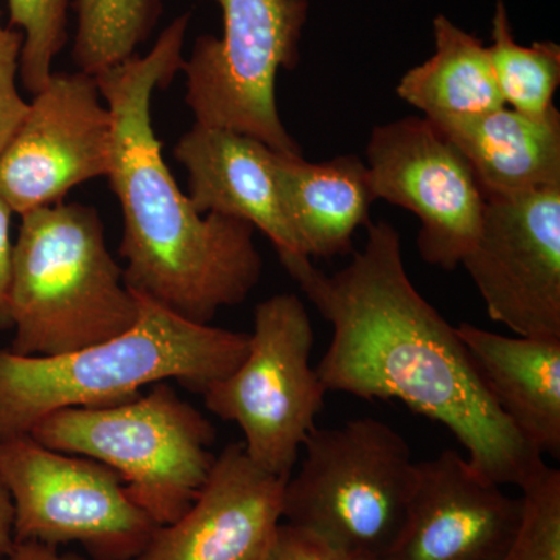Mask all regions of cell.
I'll list each match as a JSON object with an SVG mask.
<instances>
[{"mask_svg":"<svg viewBox=\"0 0 560 560\" xmlns=\"http://www.w3.org/2000/svg\"><path fill=\"white\" fill-rule=\"evenodd\" d=\"M287 271L334 327L316 368L327 390L400 400L436 420L497 485L522 488L545 464L497 407L456 327L412 285L388 221L368 224L366 245L335 275L311 259Z\"/></svg>","mask_w":560,"mask_h":560,"instance_id":"1","label":"cell"},{"mask_svg":"<svg viewBox=\"0 0 560 560\" xmlns=\"http://www.w3.org/2000/svg\"><path fill=\"white\" fill-rule=\"evenodd\" d=\"M189 18H176L149 54L135 55L95 79L113 116L108 179L124 215L125 282L180 318L210 324L221 308L249 296L264 264L253 224L195 210L165 164L154 132L153 94L184 68Z\"/></svg>","mask_w":560,"mask_h":560,"instance_id":"2","label":"cell"},{"mask_svg":"<svg viewBox=\"0 0 560 560\" xmlns=\"http://www.w3.org/2000/svg\"><path fill=\"white\" fill-rule=\"evenodd\" d=\"M139 304L130 330L90 348L33 357L0 349V441L28 436L57 411L136 399L154 383L202 394L248 353L249 334L191 323L143 296Z\"/></svg>","mask_w":560,"mask_h":560,"instance_id":"3","label":"cell"},{"mask_svg":"<svg viewBox=\"0 0 560 560\" xmlns=\"http://www.w3.org/2000/svg\"><path fill=\"white\" fill-rule=\"evenodd\" d=\"M9 311L10 350L28 357L90 348L138 323L139 296L110 254L97 210L58 202L21 215Z\"/></svg>","mask_w":560,"mask_h":560,"instance_id":"4","label":"cell"},{"mask_svg":"<svg viewBox=\"0 0 560 560\" xmlns=\"http://www.w3.org/2000/svg\"><path fill=\"white\" fill-rule=\"evenodd\" d=\"M31 436L51 451L108 466L158 526L189 510L217 458L212 423L168 382L121 404L54 412Z\"/></svg>","mask_w":560,"mask_h":560,"instance_id":"5","label":"cell"},{"mask_svg":"<svg viewBox=\"0 0 560 560\" xmlns=\"http://www.w3.org/2000/svg\"><path fill=\"white\" fill-rule=\"evenodd\" d=\"M305 458L283 490L282 522L318 539L386 560L407 523L418 463L382 420H350L305 440Z\"/></svg>","mask_w":560,"mask_h":560,"instance_id":"6","label":"cell"},{"mask_svg":"<svg viewBox=\"0 0 560 560\" xmlns=\"http://www.w3.org/2000/svg\"><path fill=\"white\" fill-rule=\"evenodd\" d=\"M313 327L296 294H276L254 311L248 353L202 393L206 408L237 423L250 460L290 478L329 390L311 366Z\"/></svg>","mask_w":560,"mask_h":560,"instance_id":"7","label":"cell"},{"mask_svg":"<svg viewBox=\"0 0 560 560\" xmlns=\"http://www.w3.org/2000/svg\"><path fill=\"white\" fill-rule=\"evenodd\" d=\"M223 35H202L184 61L186 103L195 124L260 140L271 150L302 154L280 120L276 79L300 62L307 0H217Z\"/></svg>","mask_w":560,"mask_h":560,"instance_id":"8","label":"cell"},{"mask_svg":"<svg viewBox=\"0 0 560 560\" xmlns=\"http://www.w3.org/2000/svg\"><path fill=\"white\" fill-rule=\"evenodd\" d=\"M0 475L13 501L14 541L79 544L92 560H131L160 528L119 475L28 436L0 441Z\"/></svg>","mask_w":560,"mask_h":560,"instance_id":"9","label":"cell"},{"mask_svg":"<svg viewBox=\"0 0 560 560\" xmlns=\"http://www.w3.org/2000/svg\"><path fill=\"white\" fill-rule=\"evenodd\" d=\"M366 167L375 200L418 217L423 261L458 268L478 241L486 206L480 180L458 147L425 117H405L372 130Z\"/></svg>","mask_w":560,"mask_h":560,"instance_id":"10","label":"cell"},{"mask_svg":"<svg viewBox=\"0 0 560 560\" xmlns=\"http://www.w3.org/2000/svg\"><path fill=\"white\" fill-rule=\"evenodd\" d=\"M485 197L480 235L460 265L489 318L518 337L560 338V187Z\"/></svg>","mask_w":560,"mask_h":560,"instance_id":"11","label":"cell"},{"mask_svg":"<svg viewBox=\"0 0 560 560\" xmlns=\"http://www.w3.org/2000/svg\"><path fill=\"white\" fill-rule=\"evenodd\" d=\"M97 79L51 73L0 154V197L13 213L58 205L77 186L108 178L114 125Z\"/></svg>","mask_w":560,"mask_h":560,"instance_id":"12","label":"cell"},{"mask_svg":"<svg viewBox=\"0 0 560 560\" xmlns=\"http://www.w3.org/2000/svg\"><path fill=\"white\" fill-rule=\"evenodd\" d=\"M521 517L522 497L445 451L418 463L407 523L386 560H501Z\"/></svg>","mask_w":560,"mask_h":560,"instance_id":"13","label":"cell"},{"mask_svg":"<svg viewBox=\"0 0 560 560\" xmlns=\"http://www.w3.org/2000/svg\"><path fill=\"white\" fill-rule=\"evenodd\" d=\"M287 480L254 464L243 442L226 445L189 510L131 560H264L282 525Z\"/></svg>","mask_w":560,"mask_h":560,"instance_id":"14","label":"cell"},{"mask_svg":"<svg viewBox=\"0 0 560 560\" xmlns=\"http://www.w3.org/2000/svg\"><path fill=\"white\" fill-rule=\"evenodd\" d=\"M187 172L189 200L201 215L219 213L264 232L289 270L302 254L276 183L275 150L224 128L195 124L173 149Z\"/></svg>","mask_w":560,"mask_h":560,"instance_id":"15","label":"cell"},{"mask_svg":"<svg viewBox=\"0 0 560 560\" xmlns=\"http://www.w3.org/2000/svg\"><path fill=\"white\" fill-rule=\"evenodd\" d=\"M478 374L511 425L541 456H560V338L504 337L456 327Z\"/></svg>","mask_w":560,"mask_h":560,"instance_id":"16","label":"cell"},{"mask_svg":"<svg viewBox=\"0 0 560 560\" xmlns=\"http://www.w3.org/2000/svg\"><path fill=\"white\" fill-rule=\"evenodd\" d=\"M272 167L302 254L326 259L353 253V235L371 223L375 201L366 162L353 154L308 162L275 151Z\"/></svg>","mask_w":560,"mask_h":560,"instance_id":"17","label":"cell"},{"mask_svg":"<svg viewBox=\"0 0 560 560\" xmlns=\"http://www.w3.org/2000/svg\"><path fill=\"white\" fill-rule=\"evenodd\" d=\"M431 124L467 158L485 191L560 187L559 110L534 119L504 105Z\"/></svg>","mask_w":560,"mask_h":560,"instance_id":"18","label":"cell"},{"mask_svg":"<svg viewBox=\"0 0 560 560\" xmlns=\"http://www.w3.org/2000/svg\"><path fill=\"white\" fill-rule=\"evenodd\" d=\"M433 57L408 70L397 84L401 101L431 121L478 116L504 106L488 47L440 14L433 21Z\"/></svg>","mask_w":560,"mask_h":560,"instance_id":"19","label":"cell"},{"mask_svg":"<svg viewBox=\"0 0 560 560\" xmlns=\"http://www.w3.org/2000/svg\"><path fill=\"white\" fill-rule=\"evenodd\" d=\"M490 36V62L504 105L534 119H547L556 113L555 95L560 84L559 44L551 40H537L530 46L518 44L512 35L503 0H497Z\"/></svg>","mask_w":560,"mask_h":560,"instance_id":"20","label":"cell"},{"mask_svg":"<svg viewBox=\"0 0 560 560\" xmlns=\"http://www.w3.org/2000/svg\"><path fill=\"white\" fill-rule=\"evenodd\" d=\"M158 14L160 0H77L75 65L95 77L135 57Z\"/></svg>","mask_w":560,"mask_h":560,"instance_id":"21","label":"cell"},{"mask_svg":"<svg viewBox=\"0 0 560 560\" xmlns=\"http://www.w3.org/2000/svg\"><path fill=\"white\" fill-rule=\"evenodd\" d=\"M10 27L24 35L20 75L25 90L38 94L51 77V65L68 40L69 0H7Z\"/></svg>","mask_w":560,"mask_h":560,"instance_id":"22","label":"cell"},{"mask_svg":"<svg viewBox=\"0 0 560 560\" xmlns=\"http://www.w3.org/2000/svg\"><path fill=\"white\" fill-rule=\"evenodd\" d=\"M521 489V523L501 560H560V471L541 464Z\"/></svg>","mask_w":560,"mask_h":560,"instance_id":"23","label":"cell"},{"mask_svg":"<svg viewBox=\"0 0 560 560\" xmlns=\"http://www.w3.org/2000/svg\"><path fill=\"white\" fill-rule=\"evenodd\" d=\"M24 35L10 25H3L0 13V154L16 135L28 102L18 91V75L21 69V54Z\"/></svg>","mask_w":560,"mask_h":560,"instance_id":"24","label":"cell"},{"mask_svg":"<svg viewBox=\"0 0 560 560\" xmlns=\"http://www.w3.org/2000/svg\"><path fill=\"white\" fill-rule=\"evenodd\" d=\"M264 560H375L350 555L327 541L282 522Z\"/></svg>","mask_w":560,"mask_h":560,"instance_id":"25","label":"cell"},{"mask_svg":"<svg viewBox=\"0 0 560 560\" xmlns=\"http://www.w3.org/2000/svg\"><path fill=\"white\" fill-rule=\"evenodd\" d=\"M11 217H13V210L0 197V329H11L9 311L11 254H13Z\"/></svg>","mask_w":560,"mask_h":560,"instance_id":"26","label":"cell"},{"mask_svg":"<svg viewBox=\"0 0 560 560\" xmlns=\"http://www.w3.org/2000/svg\"><path fill=\"white\" fill-rule=\"evenodd\" d=\"M0 560H86L73 552L58 551V548L49 547V545L36 544V541H22L14 544L9 555L3 556Z\"/></svg>","mask_w":560,"mask_h":560,"instance_id":"27","label":"cell"},{"mask_svg":"<svg viewBox=\"0 0 560 560\" xmlns=\"http://www.w3.org/2000/svg\"><path fill=\"white\" fill-rule=\"evenodd\" d=\"M14 510L13 501L2 475H0V558L9 555L14 547Z\"/></svg>","mask_w":560,"mask_h":560,"instance_id":"28","label":"cell"}]
</instances>
